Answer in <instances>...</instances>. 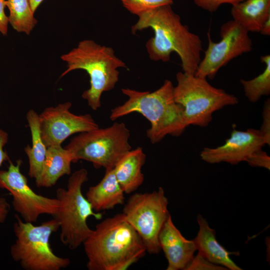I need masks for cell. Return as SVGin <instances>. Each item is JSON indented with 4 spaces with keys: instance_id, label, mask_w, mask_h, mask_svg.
<instances>
[{
    "instance_id": "6da1fadb",
    "label": "cell",
    "mask_w": 270,
    "mask_h": 270,
    "mask_svg": "<svg viewBox=\"0 0 270 270\" xmlns=\"http://www.w3.org/2000/svg\"><path fill=\"white\" fill-rule=\"evenodd\" d=\"M138 16V21L132 27V34L147 28L154 32V36L146 44L150 59L167 62L170 54L176 52L181 60L183 72L194 74L201 60L202 42L182 23L171 5L150 10Z\"/></svg>"
},
{
    "instance_id": "7a4b0ae2",
    "label": "cell",
    "mask_w": 270,
    "mask_h": 270,
    "mask_svg": "<svg viewBox=\"0 0 270 270\" xmlns=\"http://www.w3.org/2000/svg\"><path fill=\"white\" fill-rule=\"evenodd\" d=\"M82 244L88 270H124L146 252L139 234L122 213L98 224Z\"/></svg>"
},
{
    "instance_id": "3957f363",
    "label": "cell",
    "mask_w": 270,
    "mask_h": 270,
    "mask_svg": "<svg viewBox=\"0 0 270 270\" xmlns=\"http://www.w3.org/2000/svg\"><path fill=\"white\" fill-rule=\"evenodd\" d=\"M174 88L172 82L166 80L152 92L122 88L128 100L112 109L110 118L114 120L130 113L140 114L150 122L146 136L153 144L167 135L180 136L187 126L184 118V109L174 100Z\"/></svg>"
},
{
    "instance_id": "277c9868",
    "label": "cell",
    "mask_w": 270,
    "mask_h": 270,
    "mask_svg": "<svg viewBox=\"0 0 270 270\" xmlns=\"http://www.w3.org/2000/svg\"><path fill=\"white\" fill-rule=\"evenodd\" d=\"M61 59L67 62V69L60 78L76 70H83L88 74L90 88L82 94L93 110L101 106L100 98L104 92L112 90L118 80V68H126V64L114 54L111 47L100 45L95 42L86 40Z\"/></svg>"
},
{
    "instance_id": "5b68a950",
    "label": "cell",
    "mask_w": 270,
    "mask_h": 270,
    "mask_svg": "<svg viewBox=\"0 0 270 270\" xmlns=\"http://www.w3.org/2000/svg\"><path fill=\"white\" fill-rule=\"evenodd\" d=\"M13 225L16 240L10 248L13 260L25 270H60L67 268L70 260L56 255L50 243L52 234L60 229L55 218L38 226L26 222L15 215Z\"/></svg>"
},
{
    "instance_id": "8992f818",
    "label": "cell",
    "mask_w": 270,
    "mask_h": 270,
    "mask_svg": "<svg viewBox=\"0 0 270 270\" xmlns=\"http://www.w3.org/2000/svg\"><path fill=\"white\" fill-rule=\"evenodd\" d=\"M88 180V171L80 168L70 176L66 188H59L56 192L59 205L54 218L59 224L60 242L70 250L79 247L92 232L88 218L100 220L102 217L101 212L94 211L82 193V185Z\"/></svg>"
},
{
    "instance_id": "52a82bcc",
    "label": "cell",
    "mask_w": 270,
    "mask_h": 270,
    "mask_svg": "<svg viewBox=\"0 0 270 270\" xmlns=\"http://www.w3.org/2000/svg\"><path fill=\"white\" fill-rule=\"evenodd\" d=\"M176 79L174 98L184 109V118L186 126L206 127L212 121L214 112L238 102L237 97L212 86L206 78L179 72Z\"/></svg>"
},
{
    "instance_id": "ba28073f",
    "label": "cell",
    "mask_w": 270,
    "mask_h": 270,
    "mask_svg": "<svg viewBox=\"0 0 270 270\" xmlns=\"http://www.w3.org/2000/svg\"><path fill=\"white\" fill-rule=\"evenodd\" d=\"M129 130L123 122H115L103 128L81 132L74 137L65 148L72 162L82 160L96 168H114L121 158L132 150Z\"/></svg>"
},
{
    "instance_id": "9c48e42d",
    "label": "cell",
    "mask_w": 270,
    "mask_h": 270,
    "mask_svg": "<svg viewBox=\"0 0 270 270\" xmlns=\"http://www.w3.org/2000/svg\"><path fill=\"white\" fill-rule=\"evenodd\" d=\"M168 201L162 187L150 192L136 193L124 205L122 214L142 240L146 252L156 254L161 249L158 236L170 215Z\"/></svg>"
},
{
    "instance_id": "30bf717a",
    "label": "cell",
    "mask_w": 270,
    "mask_h": 270,
    "mask_svg": "<svg viewBox=\"0 0 270 270\" xmlns=\"http://www.w3.org/2000/svg\"><path fill=\"white\" fill-rule=\"evenodd\" d=\"M22 160L10 162L7 170H0V188L7 190L12 197L14 209L26 222H35L41 214L54 216L59 202L36 193L29 186L26 178L20 172Z\"/></svg>"
},
{
    "instance_id": "8fae6325",
    "label": "cell",
    "mask_w": 270,
    "mask_h": 270,
    "mask_svg": "<svg viewBox=\"0 0 270 270\" xmlns=\"http://www.w3.org/2000/svg\"><path fill=\"white\" fill-rule=\"evenodd\" d=\"M207 35L208 46L194 74L198 76L212 79L231 60L252 50L248 32L234 20L221 26L219 42L212 41L209 32Z\"/></svg>"
},
{
    "instance_id": "7c38bea8",
    "label": "cell",
    "mask_w": 270,
    "mask_h": 270,
    "mask_svg": "<svg viewBox=\"0 0 270 270\" xmlns=\"http://www.w3.org/2000/svg\"><path fill=\"white\" fill-rule=\"evenodd\" d=\"M70 102L48 107L39 115L42 140L46 148L61 145L70 135L98 127L90 114L76 115L70 111Z\"/></svg>"
},
{
    "instance_id": "4fadbf2b",
    "label": "cell",
    "mask_w": 270,
    "mask_h": 270,
    "mask_svg": "<svg viewBox=\"0 0 270 270\" xmlns=\"http://www.w3.org/2000/svg\"><path fill=\"white\" fill-rule=\"evenodd\" d=\"M265 144L260 130L252 128L245 131L234 130L224 144L215 148H204L200 156L210 164L226 162L236 164L246 162L253 152Z\"/></svg>"
},
{
    "instance_id": "5bb4252c",
    "label": "cell",
    "mask_w": 270,
    "mask_h": 270,
    "mask_svg": "<svg viewBox=\"0 0 270 270\" xmlns=\"http://www.w3.org/2000/svg\"><path fill=\"white\" fill-rule=\"evenodd\" d=\"M158 242L168 260L167 270H185L197 250L194 241L186 239L176 228L170 215L160 230Z\"/></svg>"
},
{
    "instance_id": "9a60e30c",
    "label": "cell",
    "mask_w": 270,
    "mask_h": 270,
    "mask_svg": "<svg viewBox=\"0 0 270 270\" xmlns=\"http://www.w3.org/2000/svg\"><path fill=\"white\" fill-rule=\"evenodd\" d=\"M199 230L194 241L198 253L210 262L222 266L228 270H241L230 258V255H236L238 252H230L217 240L216 231L211 228L207 220L200 214L197 216Z\"/></svg>"
},
{
    "instance_id": "2e32d148",
    "label": "cell",
    "mask_w": 270,
    "mask_h": 270,
    "mask_svg": "<svg viewBox=\"0 0 270 270\" xmlns=\"http://www.w3.org/2000/svg\"><path fill=\"white\" fill-rule=\"evenodd\" d=\"M124 192L115 176L114 168L106 170L104 176L96 185L89 188L86 197L96 212L123 204Z\"/></svg>"
},
{
    "instance_id": "e0dca14e",
    "label": "cell",
    "mask_w": 270,
    "mask_h": 270,
    "mask_svg": "<svg viewBox=\"0 0 270 270\" xmlns=\"http://www.w3.org/2000/svg\"><path fill=\"white\" fill-rule=\"evenodd\" d=\"M146 158L142 148L138 147L124 154L114 167L115 176L124 193L136 190L143 183L142 168Z\"/></svg>"
},
{
    "instance_id": "ac0fdd59",
    "label": "cell",
    "mask_w": 270,
    "mask_h": 270,
    "mask_svg": "<svg viewBox=\"0 0 270 270\" xmlns=\"http://www.w3.org/2000/svg\"><path fill=\"white\" fill-rule=\"evenodd\" d=\"M71 154L61 145L47 148L46 154L42 171L38 180L36 182L38 188H50L56 184L58 179L71 173Z\"/></svg>"
},
{
    "instance_id": "d6986e66",
    "label": "cell",
    "mask_w": 270,
    "mask_h": 270,
    "mask_svg": "<svg viewBox=\"0 0 270 270\" xmlns=\"http://www.w3.org/2000/svg\"><path fill=\"white\" fill-rule=\"evenodd\" d=\"M231 14L233 20L248 32H259L270 18V0H244L232 6Z\"/></svg>"
},
{
    "instance_id": "ffe728a7",
    "label": "cell",
    "mask_w": 270,
    "mask_h": 270,
    "mask_svg": "<svg viewBox=\"0 0 270 270\" xmlns=\"http://www.w3.org/2000/svg\"><path fill=\"white\" fill-rule=\"evenodd\" d=\"M32 134V146L24 148L29 164L28 174L37 182L40 176L45 160L47 148L40 134L39 115L34 110H30L26 116Z\"/></svg>"
},
{
    "instance_id": "44dd1931",
    "label": "cell",
    "mask_w": 270,
    "mask_h": 270,
    "mask_svg": "<svg viewBox=\"0 0 270 270\" xmlns=\"http://www.w3.org/2000/svg\"><path fill=\"white\" fill-rule=\"evenodd\" d=\"M6 6L10 11L8 22L18 32L30 34L37 24L29 0H6Z\"/></svg>"
},
{
    "instance_id": "7402d4cb",
    "label": "cell",
    "mask_w": 270,
    "mask_h": 270,
    "mask_svg": "<svg viewBox=\"0 0 270 270\" xmlns=\"http://www.w3.org/2000/svg\"><path fill=\"white\" fill-rule=\"evenodd\" d=\"M260 58L266 66L262 72L252 80H240L246 96L252 102H256L262 96L270 94V55L263 56Z\"/></svg>"
},
{
    "instance_id": "603a6c76",
    "label": "cell",
    "mask_w": 270,
    "mask_h": 270,
    "mask_svg": "<svg viewBox=\"0 0 270 270\" xmlns=\"http://www.w3.org/2000/svg\"><path fill=\"white\" fill-rule=\"evenodd\" d=\"M130 13L138 16L150 10L164 5H172L173 0H120Z\"/></svg>"
},
{
    "instance_id": "cb8c5ba5",
    "label": "cell",
    "mask_w": 270,
    "mask_h": 270,
    "mask_svg": "<svg viewBox=\"0 0 270 270\" xmlns=\"http://www.w3.org/2000/svg\"><path fill=\"white\" fill-rule=\"evenodd\" d=\"M226 268L214 264L206 258L200 254L194 256L185 270H224Z\"/></svg>"
},
{
    "instance_id": "d4e9b609",
    "label": "cell",
    "mask_w": 270,
    "mask_h": 270,
    "mask_svg": "<svg viewBox=\"0 0 270 270\" xmlns=\"http://www.w3.org/2000/svg\"><path fill=\"white\" fill-rule=\"evenodd\" d=\"M246 162L252 166L264 168L268 170L270 169V157L262 150V148L253 152Z\"/></svg>"
},
{
    "instance_id": "484cf974",
    "label": "cell",
    "mask_w": 270,
    "mask_h": 270,
    "mask_svg": "<svg viewBox=\"0 0 270 270\" xmlns=\"http://www.w3.org/2000/svg\"><path fill=\"white\" fill-rule=\"evenodd\" d=\"M262 122L260 130L265 144L270 145V100L265 102L262 110Z\"/></svg>"
},
{
    "instance_id": "4316f807",
    "label": "cell",
    "mask_w": 270,
    "mask_h": 270,
    "mask_svg": "<svg viewBox=\"0 0 270 270\" xmlns=\"http://www.w3.org/2000/svg\"><path fill=\"white\" fill-rule=\"evenodd\" d=\"M195 4L202 8L210 12L216 11L224 4H236L244 0H194Z\"/></svg>"
},
{
    "instance_id": "83f0119b",
    "label": "cell",
    "mask_w": 270,
    "mask_h": 270,
    "mask_svg": "<svg viewBox=\"0 0 270 270\" xmlns=\"http://www.w3.org/2000/svg\"><path fill=\"white\" fill-rule=\"evenodd\" d=\"M6 0H0V34L6 35L8 23V17L4 12Z\"/></svg>"
},
{
    "instance_id": "f1b7e54d",
    "label": "cell",
    "mask_w": 270,
    "mask_h": 270,
    "mask_svg": "<svg viewBox=\"0 0 270 270\" xmlns=\"http://www.w3.org/2000/svg\"><path fill=\"white\" fill-rule=\"evenodd\" d=\"M8 140L7 132L0 128V167L4 161L9 160L7 152L4 150V147Z\"/></svg>"
},
{
    "instance_id": "f546056e",
    "label": "cell",
    "mask_w": 270,
    "mask_h": 270,
    "mask_svg": "<svg viewBox=\"0 0 270 270\" xmlns=\"http://www.w3.org/2000/svg\"><path fill=\"white\" fill-rule=\"evenodd\" d=\"M10 209V206L6 199L0 196V224L6 221Z\"/></svg>"
},
{
    "instance_id": "4dcf8cb0",
    "label": "cell",
    "mask_w": 270,
    "mask_h": 270,
    "mask_svg": "<svg viewBox=\"0 0 270 270\" xmlns=\"http://www.w3.org/2000/svg\"><path fill=\"white\" fill-rule=\"evenodd\" d=\"M259 32L264 36L270 35V18L264 22Z\"/></svg>"
},
{
    "instance_id": "1f68e13d",
    "label": "cell",
    "mask_w": 270,
    "mask_h": 270,
    "mask_svg": "<svg viewBox=\"0 0 270 270\" xmlns=\"http://www.w3.org/2000/svg\"><path fill=\"white\" fill-rule=\"evenodd\" d=\"M44 0H29L32 11L34 12Z\"/></svg>"
}]
</instances>
